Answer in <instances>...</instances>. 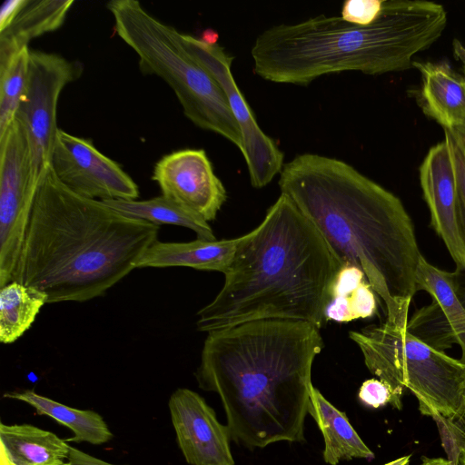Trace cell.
I'll return each instance as SVG.
<instances>
[{"mask_svg": "<svg viewBox=\"0 0 465 465\" xmlns=\"http://www.w3.org/2000/svg\"><path fill=\"white\" fill-rule=\"evenodd\" d=\"M279 187L341 265L362 271L381 301L384 322L407 330L422 255L400 198L351 164L311 153L283 164Z\"/></svg>", "mask_w": 465, "mask_h": 465, "instance_id": "6da1fadb", "label": "cell"}, {"mask_svg": "<svg viewBox=\"0 0 465 465\" xmlns=\"http://www.w3.org/2000/svg\"><path fill=\"white\" fill-rule=\"evenodd\" d=\"M323 346L309 322H248L207 333L195 377L201 389L219 395L237 443L302 442L312 367Z\"/></svg>", "mask_w": 465, "mask_h": 465, "instance_id": "7a4b0ae2", "label": "cell"}, {"mask_svg": "<svg viewBox=\"0 0 465 465\" xmlns=\"http://www.w3.org/2000/svg\"><path fill=\"white\" fill-rule=\"evenodd\" d=\"M159 230L73 193L50 166L38 185L13 281L42 291L47 303L90 301L136 269Z\"/></svg>", "mask_w": 465, "mask_h": 465, "instance_id": "3957f363", "label": "cell"}, {"mask_svg": "<svg viewBox=\"0 0 465 465\" xmlns=\"http://www.w3.org/2000/svg\"><path fill=\"white\" fill-rule=\"evenodd\" d=\"M342 267L312 223L285 194L243 235L214 299L197 312L211 332L261 320L305 322L320 330Z\"/></svg>", "mask_w": 465, "mask_h": 465, "instance_id": "277c9868", "label": "cell"}, {"mask_svg": "<svg viewBox=\"0 0 465 465\" xmlns=\"http://www.w3.org/2000/svg\"><path fill=\"white\" fill-rule=\"evenodd\" d=\"M447 25L443 5L429 1L384 0L368 25L321 15L262 31L251 49L254 72L277 84L307 85L316 78L355 71L377 75L413 67Z\"/></svg>", "mask_w": 465, "mask_h": 465, "instance_id": "5b68a950", "label": "cell"}, {"mask_svg": "<svg viewBox=\"0 0 465 465\" xmlns=\"http://www.w3.org/2000/svg\"><path fill=\"white\" fill-rule=\"evenodd\" d=\"M107 8L114 32L138 55L141 71L167 83L193 124L224 137L242 153V134L223 90L187 54L179 40L180 32L155 18L136 0H113Z\"/></svg>", "mask_w": 465, "mask_h": 465, "instance_id": "8992f818", "label": "cell"}, {"mask_svg": "<svg viewBox=\"0 0 465 465\" xmlns=\"http://www.w3.org/2000/svg\"><path fill=\"white\" fill-rule=\"evenodd\" d=\"M361 351L368 370L392 393L391 406L401 410L404 388L418 400L423 415L437 422L459 410L465 364L386 322L349 332Z\"/></svg>", "mask_w": 465, "mask_h": 465, "instance_id": "52a82bcc", "label": "cell"}, {"mask_svg": "<svg viewBox=\"0 0 465 465\" xmlns=\"http://www.w3.org/2000/svg\"><path fill=\"white\" fill-rule=\"evenodd\" d=\"M38 185L28 134L15 118L0 134V288L13 281Z\"/></svg>", "mask_w": 465, "mask_h": 465, "instance_id": "ba28073f", "label": "cell"}, {"mask_svg": "<svg viewBox=\"0 0 465 465\" xmlns=\"http://www.w3.org/2000/svg\"><path fill=\"white\" fill-rule=\"evenodd\" d=\"M83 65L60 54L29 51L27 84L15 118L25 126L32 151L34 171L39 181L50 168L58 132L56 111L63 89L76 80Z\"/></svg>", "mask_w": 465, "mask_h": 465, "instance_id": "9c48e42d", "label": "cell"}, {"mask_svg": "<svg viewBox=\"0 0 465 465\" xmlns=\"http://www.w3.org/2000/svg\"><path fill=\"white\" fill-rule=\"evenodd\" d=\"M187 54L201 64L223 90L243 139L242 155L251 184L262 188L269 184L283 166V153L276 143L260 128L254 115L239 90L232 74L230 56L218 44L208 45L191 35L179 34Z\"/></svg>", "mask_w": 465, "mask_h": 465, "instance_id": "30bf717a", "label": "cell"}, {"mask_svg": "<svg viewBox=\"0 0 465 465\" xmlns=\"http://www.w3.org/2000/svg\"><path fill=\"white\" fill-rule=\"evenodd\" d=\"M50 166L57 179L73 193L93 200H136L139 188L91 140L58 129Z\"/></svg>", "mask_w": 465, "mask_h": 465, "instance_id": "8fae6325", "label": "cell"}, {"mask_svg": "<svg viewBox=\"0 0 465 465\" xmlns=\"http://www.w3.org/2000/svg\"><path fill=\"white\" fill-rule=\"evenodd\" d=\"M152 178L162 195L208 223L216 218L227 199L226 190L203 149H183L164 155L154 165Z\"/></svg>", "mask_w": 465, "mask_h": 465, "instance_id": "7c38bea8", "label": "cell"}, {"mask_svg": "<svg viewBox=\"0 0 465 465\" xmlns=\"http://www.w3.org/2000/svg\"><path fill=\"white\" fill-rule=\"evenodd\" d=\"M179 448L190 465H234L230 431L197 392L180 388L168 402Z\"/></svg>", "mask_w": 465, "mask_h": 465, "instance_id": "4fadbf2b", "label": "cell"}, {"mask_svg": "<svg viewBox=\"0 0 465 465\" xmlns=\"http://www.w3.org/2000/svg\"><path fill=\"white\" fill-rule=\"evenodd\" d=\"M423 198L430 213V226L443 241L456 268L465 270V245L457 221V186L448 140L430 148L419 169Z\"/></svg>", "mask_w": 465, "mask_h": 465, "instance_id": "5bb4252c", "label": "cell"}, {"mask_svg": "<svg viewBox=\"0 0 465 465\" xmlns=\"http://www.w3.org/2000/svg\"><path fill=\"white\" fill-rule=\"evenodd\" d=\"M420 74L419 103L443 130H465V76L445 61L413 62Z\"/></svg>", "mask_w": 465, "mask_h": 465, "instance_id": "9a60e30c", "label": "cell"}, {"mask_svg": "<svg viewBox=\"0 0 465 465\" xmlns=\"http://www.w3.org/2000/svg\"><path fill=\"white\" fill-rule=\"evenodd\" d=\"M242 239L243 235L219 241L197 238L185 242H165L157 240L141 256L136 268L189 267L224 274Z\"/></svg>", "mask_w": 465, "mask_h": 465, "instance_id": "2e32d148", "label": "cell"}, {"mask_svg": "<svg viewBox=\"0 0 465 465\" xmlns=\"http://www.w3.org/2000/svg\"><path fill=\"white\" fill-rule=\"evenodd\" d=\"M308 413L323 435V460L326 463L337 465L342 460L374 458L373 452L355 431L346 414L334 407L314 387L311 391Z\"/></svg>", "mask_w": 465, "mask_h": 465, "instance_id": "e0dca14e", "label": "cell"}, {"mask_svg": "<svg viewBox=\"0 0 465 465\" xmlns=\"http://www.w3.org/2000/svg\"><path fill=\"white\" fill-rule=\"evenodd\" d=\"M70 445L31 424L0 423V449L12 465H66Z\"/></svg>", "mask_w": 465, "mask_h": 465, "instance_id": "ac0fdd59", "label": "cell"}, {"mask_svg": "<svg viewBox=\"0 0 465 465\" xmlns=\"http://www.w3.org/2000/svg\"><path fill=\"white\" fill-rule=\"evenodd\" d=\"M74 0H21L10 23L0 30V56L27 47L29 42L60 28Z\"/></svg>", "mask_w": 465, "mask_h": 465, "instance_id": "d6986e66", "label": "cell"}, {"mask_svg": "<svg viewBox=\"0 0 465 465\" xmlns=\"http://www.w3.org/2000/svg\"><path fill=\"white\" fill-rule=\"evenodd\" d=\"M4 397L24 401L33 407L37 414L51 417L67 427L74 433L72 438L66 440L67 442L86 441L101 445L113 438V433L104 418L94 411L64 405L32 390L5 392Z\"/></svg>", "mask_w": 465, "mask_h": 465, "instance_id": "ffe728a7", "label": "cell"}, {"mask_svg": "<svg viewBox=\"0 0 465 465\" xmlns=\"http://www.w3.org/2000/svg\"><path fill=\"white\" fill-rule=\"evenodd\" d=\"M106 205L114 211L156 225L172 224L193 231L198 239L215 241V235L209 223L176 202L163 196L149 200H104Z\"/></svg>", "mask_w": 465, "mask_h": 465, "instance_id": "44dd1931", "label": "cell"}, {"mask_svg": "<svg viewBox=\"0 0 465 465\" xmlns=\"http://www.w3.org/2000/svg\"><path fill=\"white\" fill-rule=\"evenodd\" d=\"M47 295L42 291L12 281L0 288V341L10 344L30 329Z\"/></svg>", "mask_w": 465, "mask_h": 465, "instance_id": "7402d4cb", "label": "cell"}, {"mask_svg": "<svg viewBox=\"0 0 465 465\" xmlns=\"http://www.w3.org/2000/svg\"><path fill=\"white\" fill-rule=\"evenodd\" d=\"M417 291L431 296L441 308L461 349L460 361L465 364V309L456 295L451 272L430 264L423 256L416 271Z\"/></svg>", "mask_w": 465, "mask_h": 465, "instance_id": "603a6c76", "label": "cell"}, {"mask_svg": "<svg viewBox=\"0 0 465 465\" xmlns=\"http://www.w3.org/2000/svg\"><path fill=\"white\" fill-rule=\"evenodd\" d=\"M29 46L0 56V134L15 115L25 94L29 64Z\"/></svg>", "mask_w": 465, "mask_h": 465, "instance_id": "cb8c5ba5", "label": "cell"}, {"mask_svg": "<svg viewBox=\"0 0 465 465\" xmlns=\"http://www.w3.org/2000/svg\"><path fill=\"white\" fill-rule=\"evenodd\" d=\"M407 331L430 347L443 351L457 343L456 335L440 305L431 303L418 310L409 320Z\"/></svg>", "mask_w": 465, "mask_h": 465, "instance_id": "d4e9b609", "label": "cell"}, {"mask_svg": "<svg viewBox=\"0 0 465 465\" xmlns=\"http://www.w3.org/2000/svg\"><path fill=\"white\" fill-rule=\"evenodd\" d=\"M448 140L456 176L457 221L460 237L465 245V145L460 136L453 131L444 130Z\"/></svg>", "mask_w": 465, "mask_h": 465, "instance_id": "484cf974", "label": "cell"}, {"mask_svg": "<svg viewBox=\"0 0 465 465\" xmlns=\"http://www.w3.org/2000/svg\"><path fill=\"white\" fill-rule=\"evenodd\" d=\"M384 0H348L342 4L341 17L353 25H368L379 16Z\"/></svg>", "mask_w": 465, "mask_h": 465, "instance_id": "4316f807", "label": "cell"}, {"mask_svg": "<svg viewBox=\"0 0 465 465\" xmlns=\"http://www.w3.org/2000/svg\"><path fill=\"white\" fill-rule=\"evenodd\" d=\"M376 296L371 285L367 282H364L351 293L335 298L341 299L347 303L351 318L355 320L370 318L376 313Z\"/></svg>", "mask_w": 465, "mask_h": 465, "instance_id": "83f0119b", "label": "cell"}, {"mask_svg": "<svg viewBox=\"0 0 465 465\" xmlns=\"http://www.w3.org/2000/svg\"><path fill=\"white\" fill-rule=\"evenodd\" d=\"M443 434L449 436L450 448L454 450V462H459V452L465 449V381L462 389L461 401L458 411L450 418L438 421Z\"/></svg>", "mask_w": 465, "mask_h": 465, "instance_id": "f1b7e54d", "label": "cell"}, {"mask_svg": "<svg viewBox=\"0 0 465 465\" xmlns=\"http://www.w3.org/2000/svg\"><path fill=\"white\" fill-rule=\"evenodd\" d=\"M358 397L363 404L374 409L392 402L390 387L379 379L365 381L359 390Z\"/></svg>", "mask_w": 465, "mask_h": 465, "instance_id": "f546056e", "label": "cell"}, {"mask_svg": "<svg viewBox=\"0 0 465 465\" xmlns=\"http://www.w3.org/2000/svg\"><path fill=\"white\" fill-rule=\"evenodd\" d=\"M364 282L367 281L361 269L356 266L343 265L333 282L331 299L351 293Z\"/></svg>", "mask_w": 465, "mask_h": 465, "instance_id": "4dcf8cb0", "label": "cell"}, {"mask_svg": "<svg viewBox=\"0 0 465 465\" xmlns=\"http://www.w3.org/2000/svg\"><path fill=\"white\" fill-rule=\"evenodd\" d=\"M66 465H116L106 462L74 447H70Z\"/></svg>", "mask_w": 465, "mask_h": 465, "instance_id": "1f68e13d", "label": "cell"}, {"mask_svg": "<svg viewBox=\"0 0 465 465\" xmlns=\"http://www.w3.org/2000/svg\"><path fill=\"white\" fill-rule=\"evenodd\" d=\"M21 0H5L0 10V30L4 29L15 15Z\"/></svg>", "mask_w": 465, "mask_h": 465, "instance_id": "d6a6232c", "label": "cell"}, {"mask_svg": "<svg viewBox=\"0 0 465 465\" xmlns=\"http://www.w3.org/2000/svg\"><path fill=\"white\" fill-rule=\"evenodd\" d=\"M451 278L456 295L465 309V270L456 268Z\"/></svg>", "mask_w": 465, "mask_h": 465, "instance_id": "836d02e7", "label": "cell"}, {"mask_svg": "<svg viewBox=\"0 0 465 465\" xmlns=\"http://www.w3.org/2000/svg\"><path fill=\"white\" fill-rule=\"evenodd\" d=\"M453 55L460 64V67L465 76V45L458 39H454L452 43Z\"/></svg>", "mask_w": 465, "mask_h": 465, "instance_id": "e575fe53", "label": "cell"}, {"mask_svg": "<svg viewBox=\"0 0 465 465\" xmlns=\"http://www.w3.org/2000/svg\"><path fill=\"white\" fill-rule=\"evenodd\" d=\"M419 465H457L450 460L442 458H424Z\"/></svg>", "mask_w": 465, "mask_h": 465, "instance_id": "d590c367", "label": "cell"}, {"mask_svg": "<svg viewBox=\"0 0 465 465\" xmlns=\"http://www.w3.org/2000/svg\"><path fill=\"white\" fill-rule=\"evenodd\" d=\"M200 39L208 45H215L217 44L218 34L212 29H206Z\"/></svg>", "mask_w": 465, "mask_h": 465, "instance_id": "8d00e7d4", "label": "cell"}, {"mask_svg": "<svg viewBox=\"0 0 465 465\" xmlns=\"http://www.w3.org/2000/svg\"><path fill=\"white\" fill-rule=\"evenodd\" d=\"M411 455L403 456L398 458L391 462H388L384 465H407L410 462Z\"/></svg>", "mask_w": 465, "mask_h": 465, "instance_id": "74e56055", "label": "cell"}, {"mask_svg": "<svg viewBox=\"0 0 465 465\" xmlns=\"http://www.w3.org/2000/svg\"><path fill=\"white\" fill-rule=\"evenodd\" d=\"M0 465H11L5 451L2 449H0Z\"/></svg>", "mask_w": 465, "mask_h": 465, "instance_id": "f35d334b", "label": "cell"}, {"mask_svg": "<svg viewBox=\"0 0 465 465\" xmlns=\"http://www.w3.org/2000/svg\"><path fill=\"white\" fill-rule=\"evenodd\" d=\"M459 463L465 465V449H461L459 452Z\"/></svg>", "mask_w": 465, "mask_h": 465, "instance_id": "ab89813d", "label": "cell"}, {"mask_svg": "<svg viewBox=\"0 0 465 465\" xmlns=\"http://www.w3.org/2000/svg\"><path fill=\"white\" fill-rule=\"evenodd\" d=\"M453 132H456L460 136V138L462 139L464 145H465V133L460 132V131H453Z\"/></svg>", "mask_w": 465, "mask_h": 465, "instance_id": "60d3db41", "label": "cell"}, {"mask_svg": "<svg viewBox=\"0 0 465 465\" xmlns=\"http://www.w3.org/2000/svg\"><path fill=\"white\" fill-rule=\"evenodd\" d=\"M12 465V464H11Z\"/></svg>", "mask_w": 465, "mask_h": 465, "instance_id": "b9f144b4", "label": "cell"}]
</instances>
